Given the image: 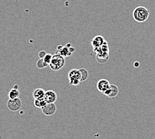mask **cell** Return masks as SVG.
Masks as SVG:
<instances>
[{
	"label": "cell",
	"mask_w": 155,
	"mask_h": 139,
	"mask_svg": "<svg viewBox=\"0 0 155 139\" xmlns=\"http://www.w3.org/2000/svg\"><path fill=\"white\" fill-rule=\"evenodd\" d=\"M44 99L47 103H55L57 100V94L54 90H48L45 93Z\"/></svg>",
	"instance_id": "9"
},
{
	"label": "cell",
	"mask_w": 155,
	"mask_h": 139,
	"mask_svg": "<svg viewBox=\"0 0 155 139\" xmlns=\"http://www.w3.org/2000/svg\"><path fill=\"white\" fill-rule=\"evenodd\" d=\"M36 66L38 69H43L46 68L48 66H49V64L45 62L44 59H40L38 60L36 63Z\"/></svg>",
	"instance_id": "14"
},
{
	"label": "cell",
	"mask_w": 155,
	"mask_h": 139,
	"mask_svg": "<svg viewBox=\"0 0 155 139\" xmlns=\"http://www.w3.org/2000/svg\"><path fill=\"white\" fill-rule=\"evenodd\" d=\"M105 42V40L101 35H97L93 38L92 40V46L94 48V50L97 49L101 47Z\"/></svg>",
	"instance_id": "10"
},
{
	"label": "cell",
	"mask_w": 155,
	"mask_h": 139,
	"mask_svg": "<svg viewBox=\"0 0 155 139\" xmlns=\"http://www.w3.org/2000/svg\"><path fill=\"white\" fill-rule=\"evenodd\" d=\"M22 103L21 100L18 98L9 99L7 103V106L9 111L12 112H17L21 109Z\"/></svg>",
	"instance_id": "5"
},
{
	"label": "cell",
	"mask_w": 155,
	"mask_h": 139,
	"mask_svg": "<svg viewBox=\"0 0 155 139\" xmlns=\"http://www.w3.org/2000/svg\"><path fill=\"white\" fill-rule=\"evenodd\" d=\"M134 66H135V67H138V66H140V63L139 62H135L134 63Z\"/></svg>",
	"instance_id": "18"
},
{
	"label": "cell",
	"mask_w": 155,
	"mask_h": 139,
	"mask_svg": "<svg viewBox=\"0 0 155 139\" xmlns=\"http://www.w3.org/2000/svg\"><path fill=\"white\" fill-rule=\"evenodd\" d=\"M46 52L45 51H40V52H39V54H38V56L40 58H41V59H44V58L46 56Z\"/></svg>",
	"instance_id": "17"
},
{
	"label": "cell",
	"mask_w": 155,
	"mask_h": 139,
	"mask_svg": "<svg viewBox=\"0 0 155 139\" xmlns=\"http://www.w3.org/2000/svg\"><path fill=\"white\" fill-rule=\"evenodd\" d=\"M45 93H46V91L44 89L39 88L34 90L32 96H33L34 99H41L44 98Z\"/></svg>",
	"instance_id": "12"
},
{
	"label": "cell",
	"mask_w": 155,
	"mask_h": 139,
	"mask_svg": "<svg viewBox=\"0 0 155 139\" xmlns=\"http://www.w3.org/2000/svg\"><path fill=\"white\" fill-rule=\"evenodd\" d=\"M132 16L136 22L143 23L146 22L149 17V11L143 6H138L134 9Z\"/></svg>",
	"instance_id": "1"
},
{
	"label": "cell",
	"mask_w": 155,
	"mask_h": 139,
	"mask_svg": "<svg viewBox=\"0 0 155 139\" xmlns=\"http://www.w3.org/2000/svg\"><path fill=\"white\" fill-rule=\"evenodd\" d=\"M47 102L45 101L44 98L41 99H34V105L37 108H43L44 106H46Z\"/></svg>",
	"instance_id": "13"
},
{
	"label": "cell",
	"mask_w": 155,
	"mask_h": 139,
	"mask_svg": "<svg viewBox=\"0 0 155 139\" xmlns=\"http://www.w3.org/2000/svg\"><path fill=\"white\" fill-rule=\"evenodd\" d=\"M52 57H53V55H51V54H46V56L44 58V60L45 62L48 63L50 65V64L51 63V59H52Z\"/></svg>",
	"instance_id": "16"
},
{
	"label": "cell",
	"mask_w": 155,
	"mask_h": 139,
	"mask_svg": "<svg viewBox=\"0 0 155 139\" xmlns=\"http://www.w3.org/2000/svg\"><path fill=\"white\" fill-rule=\"evenodd\" d=\"M19 96H20V92H19V90H18V85H15L14 88L11 89L10 91L9 92V99L18 98Z\"/></svg>",
	"instance_id": "11"
},
{
	"label": "cell",
	"mask_w": 155,
	"mask_h": 139,
	"mask_svg": "<svg viewBox=\"0 0 155 139\" xmlns=\"http://www.w3.org/2000/svg\"><path fill=\"white\" fill-rule=\"evenodd\" d=\"M69 84L71 86H78L81 82L82 74L80 69L71 70L68 74Z\"/></svg>",
	"instance_id": "3"
},
{
	"label": "cell",
	"mask_w": 155,
	"mask_h": 139,
	"mask_svg": "<svg viewBox=\"0 0 155 139\" xmlns=\"http://www.w3.org/2000/svg\"><path fill=\"white\" fill-rule=\"evenodd\" d=\"M58 54L61 55L63 57H68L72 55L73 51H74V48L71 46L70 44H68L66 46H58Z\"/></svg>",
	"instance_id": "4"
},
{
	"label": "cell",
	"mask_w": 155,
	"mask_h": 139,
	"mask_svg": "<svg viewBox=\"0 0 155 139\" xmlns=\"http://www.w3.org/2000/svg\"><path fill=\"white\" fill-rule=\"evenodd\" d=\"M110 83L108 80L106 79H101L96 84V88L98 91L101 93L104 94L106 91L110 88Z\"/></svg>",
	"instance_id": "7"
},
{
	"label": "cell",
	"mask_w": 155,
	"mask_h": 139,
	"mask_svg": "<svg viewBox=\"0 0 155 139\" xmlns=\"http://www.w3.org/2000/svg\"><path fill=\"white\" fill-rule=\"evenodd\" d=\"M118 93H119V90H118V86H116L115 84H110V88L107 90V91H106L104 93V94L106 95V96H108V98H114L118 96Z\"/></svg>",
	"instance_id": "8"
},
{
	"label": "cell",
	"mask_w": 155,
	"mask_h": 139,
	"mask_svg": "<svg viewBox=\"0 0 155 139\" xmlns=\"http://www.w3.org/2000/svg\"><path fill=\"white\" fill-rule=\"evenodd\" d=\"M41 111L46 116H52L56 112V106L54 103H47L46 106L41 108Z\"/></svg>",
	"instance_id": "6"
},
{
	"label": "cell",
	"mask_w": 155,
	"mask_h": 139,
	"mask_svg": "<svg viewBox=\"0 0 155 139\" xmlns=\"http://www.w3.org/2000/svg\"><path fill=\"white\" fill-rule=\"evenodd\" d=\"M64 65H65V59H64V57L58 54L53 55L52 59H51V63L49 65L51 70L55 71L60 70L61 68H62Z\"/></svg>",
	"instance_id": "2"
},
{
	"label": "cell",
	"mask_w": 155,
	"mask_h": 139,
	"mask_svg": "<svg viewBox=\"0 0 155 139\" xmlns=\"http://www.w3.org/2000/svg\"><path fill=\"white\" fill-rule=\"evenodd\" d=\"M80 72H81V74H82L81 82L85 81V80H87V78H88V75H89L88 72L84 68H81V69H80Z\"/></svg>",
	"instance_id": "15"
}]
</instances>
